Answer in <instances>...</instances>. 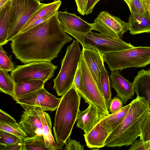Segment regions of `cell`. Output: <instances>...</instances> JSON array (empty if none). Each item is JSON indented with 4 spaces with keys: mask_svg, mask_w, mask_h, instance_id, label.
<instances>
[{
    "mask_svg": "<svg viewBox=\"0 0 150 150\" xmlns=\"http://www.w3.org/2000/svg\"><path fill=\"white\" fill-rule=\"evenodd\" d=\"M58 11L47 21L15 36L10 46L17 59L25 64L51 62L63 46L72 40L60 25Z\"/></svg>",
    "mask_w": 150,
    "mask_h": 150,
    "instance_id": "cell-1",
    "label": "cell"
},
{
    "mask_svg": "<svg viewBox=\"0 0 150 150\" xmlns=\"http://www.w3.org/2000/svg\"><path fill=\"white\" fill-rule=\"evenodd\" d=\"M130 105L123 120L109 135L104 146H128L139 137L141 126L150 115L149 103L144 97L137 96Z\"/></svg>",
    "mask_w": 150,
    "mask_h": 150,
    "instance_id": "cell-2",
    "label": "cell"
},
{
    "mask_svg": "<svg viewBox=\"0 0 150 150\" xmlns=\"http://www.w3.org/2000/svg\"><path fill=\"white\" fill-rule=\"evenodd\" d=\"M81 97L73 84L62 96L57 108L53 133L56 142L62 147L70 137L76 121Z\"/></svg>",
    "mask_w": 150,
    "mask_h": 150,
    "instance_id": "cell-3",
    "label": "cell"
},
{
    "mask_svg": "<svg viewBox=\"0 0 150 150\" xmlns=\"http://www.w3.org/2000/svg\"><path fill=\"white\" fill-rule=\"evenodd\" d=\"M104 62L111 71L144 67L150 64V47L139 46L123 50L103 52Z\"/></svg>",
    "mask_w": 150,
    "mask_h": 150,
    "instance_id": "cell-4",
    "label": "cell"
},
{
    "mask_svg": "<svg viewBox=\"0 0 150 150\" xmlns=\"http://www.w3.org/2000/svg\"><path fill=\"white\" fill-rule=\"evenodd\" d=\"M82 54L79 42L76 40H74L67 47L66 53L61 61L60 70L53 80V88L58 96L63 95L73 85Z\"/></svg>",
    "mask_w": 150,
    "mask_h": 150,
    "instance_id": "cell-5",
    "label": "cell"
},
{
    "mask_svg": "<svg viewBox=\"0 0 150 150\" xmlns=\"http://www.w3.org/2000/svg\"><path fill=\"white\" fill-rule=\"evenodd\" d=\"M9 18L8 41L18 35L31 16L42 3L38 0H11Z\"/></svg>",
    "mask_w": 150,
    "mask_h": 150,
    "instance_id": "cell-6",
    "label": "cell"
},
{
    "mask_svg": "<svg viewBox=\"0 0 150 150\" xmlns=\"http://www.w3.org/2000/svg\"><path fill=\"white\" fill-rule=\"evenodd\" d=\"M57 67L50 62H32L17 66L11 76L15 83L33 80H41L45 83L53 77Z\"/></svg>",
    "mask_w": 150,
    "mask_h": 150,
    "instance_id": "cell-7",
    "label": "cell"
},
{
    "mask_svg": "<svg viewBox=\"0 0 150 150\" xmlns=\"http://www.w3.org/2000/svg\"><path fill=\"white\" fill-rule=\"evenodd\" d=\"M81 64L83 87L78 93L86 103L92 104L106 115L109 114L102 93L82 55Z\"/></svg>",
    "mask_w": 150,
    "mask_h": 150,
    "instance_id": "cell-8",
    "label": "cell"
},
{
    "mask_svg": "<svg viewBox=\"0 0 150 150\" xmlns=\"http://www.w3.org/2000/svg\"><path fill=\"white\" fill-rule=\"evenodd\" d=\"M91 24L92 30L114 38H122L123 34L130 29L129 22L126 23L119 17L105 11L100 13L94 23Z\"/></svg>",
    "mask_w": 150,
    "mask_h": 150,
    "instance_id": "cell-9",
    "label": "cell"
},
{
    "mask_svg": "<svg viewBox=\"0 0 150 150\" xmlns=\"http://www.w3.org/2000/svg\"><path fill=\"white\" fill-rule=\"evenodd\" d=\"M57 17L64 31L74 38L82 47L85 46L84 37L92 30L91 23L83 20L76 14L69 13L66 11H58Z\"/></svg>",
    "mask_w": 150,
    "mask_h": 150,
    "instance_id": "cell-10",
    "label": "cell"
},
{
    "mask_svg": "<svg viewBox=\"0 0 150 150\" xmlns=\"http://www.w3.org/2000/svg\"><path fill=\"white\" fill-rule=\"evenodd\" d=\"M84 42L85 45L94 46L102 52L120 51L135 47L120 38H114L109 35L94 33L91 31L85 35Z\"/></svg>",
    "mask_w": 150,
    "mask_h": 150,
    "instance_id": "cell-11",
    "label": "cell"
},
{
    "mask_svg": "<svg viewBox=\"0 0 150 150\" xmlns=\"http://www.w3.org/2000/svg\"><path fill=\"white\" fill-rule=\"evenodd\" d=\"M61 97L58 98L47 91L44 86L16 101L21 105H26L41 107L43 111H53L58 106Z\"/></svg>",
    "mask_w": 150,
    "mask_h": 150,
    "instance_id": "cell-12",
    "label": "cell"
},
{
    "mask_svg": "<svg viewBox=\"0 0 150 150\" xmlns=\"http://www.w3.org/2000/svg\"><path fill=\"white\" fill-rule=\"evenodd\" d=\"M24 109L18 124L29 137L43 136V126L39 107L22 105Z\"/></svg>",
    "mask_w": 150,
    "mask_h": 150,
    "instance_id": "cell-13",
    "label": "cell"
},
{
    "mask_svg": "<svg viewBox=\"0 0 150 150\" xmlns=\"http://www.w3.org/2000/svg\"><path fill=\"white\" fill-rule=\"evenodd\" d=\"M82 47V56L101 91V79L105 67L103 53L93 45H85Z\"/></svg>",
    "mask_w": 150,
    "mask_h": 150,
    "instance_id": "cell-14",
    "label": "cell"
},
{
    "mask_svg": "<svg viewBox=\"0 0 150 150\" xmlns=\"http://www.w3.org/2000/svg\"><path fill=\"white\" fill-rule=\"evenodd\" d=\"M110 77L111 87L116 92L117 96L125 104L132 98L135 93L133 82L124 78L118 71H111Z\"/></svg>",
    "mask_w": 150,
    "mask_h": 150,
    "instance_id": "cell-15",
    "label": "cell"
},
{
    "mask_svg": "<svg viewBox=\"0 0 150 150\" xmlns=\"http://www.w3.org/2000/svg\"><path fill=\"white\" fill-rule=\"evenodd\" d=\"M85 110H79L77 118V126L82 129L85 134L90 132L106 115L101 113L92 104H89Z\"/></svg>",
    "mask_w": 150,
    "mask_h": 150,
    "instance_id": "cell-16",
    "label": "cell"
},
{
    "mask_svg": "<svg viewBox=\"0 0 150 150\" xmlns=\"http://www.w3.org/2000/svg\"><path fill=\"white\" fill-rule=\"evenodd\" d=\"M110 134L100 120L90 132L83 135L88 148H100L104 147L106 140Z\"/></svg>",
    "mask_w": 150,
    "mask_h": 150,
    "instance_id": "cell-17",
    "label": "cell"
},
{
    "mask_svg": "<svg viewBox=\"0 0 150 150\" xmlns=\"http://www.w3.org/2000/svg\"><path fill=\"white\" fill-rule=\"evenodd\" d=\"M133 83L134 93L148 101L150 108V69L139 71Z\"/></svg>",
    "mask_w": 150,
    "mask_h": 150,
    "instance_id": "cell-18",
    "label": "cell"
},
{
    "mask_svg": "<svg viewBox=\"0 0 150 150\" xmlns=\"http://www.w3.org/2000/svg\"><path fill=\"white\" fill-rule=\"evenodd\" d=\"M39 113L43 126V136L45 146L48 150L62 149V146L57 143L52 133V122L48 113L39 107Z\"/></svg>",
    "mask_w": 150,
    "mask_h": 150,
    "instance_id": "cell-19",
    "label": "cell"
},
{
    "mask_svg": "<svg viewBox=\"0 0 150 150\" xmlns=\"http://www.w3.org/2000/svg\"><path fill=\"white\" fill-rule=\"evenodd\" d=\"M128 21L131 34L150 33V17L148 14L141 15L136 13H131Z\"/></svg>",
    "mask_w": 150,
    "mask_h": 150,
    "instance_id": "cell-20",
    "label": "cell"
},
{
    "mask_svg": "<svg viewBox=\"0 0 150 150\" xmlns=\"http://www.w3.org/2000/svg\"><path fill=\"white\" fill-rule=\"evenodd\" d=\"M61 4V1H54L46 4L42 3L39 9L31 16L18 34L26 31L28 27L37 20L54 12L57 11Z\"/></svg>",
    "mask_w": 150,
    "mask_h": 150,
    "instance_id": "cell-21",
    "label": "cell"
},
{
    "mask_svg": "<svg viewBox=\"0 0 150 150\" xmlns=\"http://www.w3.org/2000/svg\"><path fill=\"white\" fill-rule=\"evenodd\" d=\"M45 83L43 81L40 80H27L15 83V100L40 89L44 86Z\"/></svg>",
    "mask_w": 150,
    "mask_h": 150,
    "instance_id": "cell-22",
    "label": "cell"
},
{
    "mask_svg": "<svg viewBox=\"0 0 150 150\" xmlns=\"http://www.w3.org/2000/svg\"><path fill=\"white\" fill-rule=\"evenodd\" d=\"M130 105V103L117 111L106 115L101 121L110 134L121 124Z\"/></svg>",
    "mask_w": 150,
    "mask_h": 150,
    "instance_id": "cell-23",
    "label": "cell"
},
{
    "mask_svg": "<svg viewBox=\"0 0 150 150\" xmlns=\"http://www.w3.org/2000/svg\"><path fill=\"white\" fill-rule=\"evenodd\" d=\"M129 150H150V115L141 126L139 139L130 145Z\"/></svg>",
    "mask_w": 150,
    "mask_h": 150,
    "instance_id": "cell-24",
    "label": "cell"
},
{
    "mask_svg": "<svg viewBox=\"0 0 150 150\" xmlns=\"http://www.w3.org/2000/svg\"><path fill=\"white\" fill-rule=\"evenodd\" d=\"M11 1L8 2L4 7L0 10V45H5L8 42L7 38L9 29V18Z\"/></svg>",
    "mask_w": 150,
    "mask_h": 150,
    "instance_id": "cell-25",
    "label": "cell"
},
{
    "mask_svg": "<svg viewBox=\"0 0 150 150\" xmlns=\"http://www.w3.org/2000/svg\"><path fill=\"white\" fill-rule=\"evenodd\" d=\"M15 83L8 71L0 69V90L1 92L11 96L15 100Z\"/></svg>",
    "mask_w": 150,
    "mask_h": 150,
    "instance_id": "cell-26",
    "label": "cell"
},
{
    "mask_svg": "<svg viewBox=\"0 0 150 150\" xmlns=\"http://www.w3.org/2000/svg\"><path fill=\"white\" fill-rule=\"evenodd\" d=\"M22 150H48L43 136L29 137L22 140Z\"/></svg>",
    "mask_w": 150,
    "mask_h": 150,
    "instance_id": "cell-27",
    "label": "cell"
},
{
    "mask_svg": "<svg viewBox=\"0 0 150 150\" xmlns=\"http://www.w3.org/2000/svg\"><path fill=\"white\" fill-rule=\"evenodd\" d=\"M101 88L107 108L108 109L109 103L111 99L112 92L109 72L104 67L101 79Z\"/></svg>",
    "mask_w": 150,
    "mask_h": 150,
    "instance_id": "cell-28",
    "label": "cell"
},
{
    "mask_svg": "<svg viewBox=\"0 0 150 150\" xmlns=\"http://www.w3.org/2000/svg\"><path fill=\"white\" fill-rule=\"evenodd\" d=\"M0 130L13 134L22 140L27 137L26 134L17 123L12 124L0 122Z\"/></svg>",
    "mask_w": 150,
    "mask_h": 150,
    "instance_id": "cell-29",
    "label": "cell"
},
{
    "mask_svg": "<svg viewBox=\"0 0 150 150\" xmlns=\"http://www.w3.org/2000/svg\"><path fill=\"white\" fill-rule=\"evenodd\" d=\"M15 69L11 57L8 56L6 52L3 48L2 45H0V69L11 72Z\"/></svg>",
    "mask_w": 150,
    "mask_h": 150,
    "instance_id": "cell-30",
    "label": "cell"
},
{
    "mask_svg": "<svg viewBox=\"0 0 150 150\" xmlns=\"http://www.w3.org/2000/svg\"><path fill=\"white\" fill-rule=\"evenodd\" d=\"M127 3L130 13H134L141 15L147 14L142 0H123Z\"/></svg>",
    "mask_w": 150,
    "mask_h": 150,
    "instance_id": "cell-31",
    "label": "cell"
},
{
    "mask_svg": "<svg viewBox=\"0 0 150 150\" xmlns=\"http://www.w3.org/2000/svg\"><path fill=\"white\" fill-rule=\"evenodd\" d=\"M22 141L15 135L0 130V144L7 146Z\"/></svg>",
    "mask_w": 150,
    "mask_h": 150,
    "instance_id": "cell-32",
    "label": "cell"
},
{
    "mask_svg": "<svg viewBox=\"0 0 150 150\" xmlns=\"http://www.w3.org/2000/svg\"><path fill=\"white\" fill-rule=\"evenodd\" d=\"M73 85L79 93L83 90V86L81 61L74 78Z\"/></svg>",
    "mask_w": 150,
    "mask_h": 150,
    "instance_id": "cell-33",
    "label": "cell"
},
{
    "mask_svg": "<svg viewBox=\"0 0 150 150\" xmlns=\"http://www.w3.org/2000/svg\"><path fill=\"white\" fill-rule=\"evenodd\" d=\"M123 103L121 99L117 96L113 97L109 103V112L112 113L120 109L122 107Z\"/></svg>",
    "mask_w": 150,
    "mask_h": 150,
    "instance_id": "cell-34",
    "label": "cell"
},
{
    "mask_svg": "<svg viewBox=\"0 0 150 150\" xmlns=\"http://www.w3.org/2000/svg\"><path fill=\"white\" fill-rule=\"evenodd\" d=\"M65 150H83L84 145H82L79 141L71 139L70 137L68 139L65 144Z\"/></svg>",
    "mask_w": 150,
    "mask_h": 150,
    "instance_id": "cell-35",
    "label": "cell"
},
{
    "mask_svg": "<svg viewBox=\"0 0 150 150\" xmlns=\"http://www.w3.org/2000/svg\"><path fill=\"white\" fill-rule=\"evenodd\" d=\"M0 122L8 123H17L16 121L12 117L1 109L0 110Z\"/></svg>",
    "mask_w": 150,
    "mask_h": 150,
    "instance_id": "cell-36",
    "label": "cell"
},
{
    "mask_svg": "<svg viewBox=\"0 0 150 150\" xmlns=\"http://www.w3.org/2000/svg\"><path fill=\"white\" fill-rule=\"evenodd\" d=\"M78 12L82 15L85 14L88 0H75Z\"/></svg>",
    "mask_w": 150,
    "mask_h": 150,
    "instance_id": "cell-37",
    "label": "cell"
},
{
    "mask_svg": "<svg viewBox=\"0 0 150 150\" xmlns=\"http://www.w3.org/2000/svg\"><path fill=\"white\" fill-rule=\"evenodd\" d=\"M22 141L7 146L0 144V150H22Z\"/></svg>",
    "mask_w": 150,
    "mask_h": 150,
    "instance_id": "cell-38",
    "label": "cell"
},
{
    "mask_svg": "<svg viewBox=\"0 0 150 150\" xmlns=\"http://www.w3.org/2000/svg\"><path fill=\"white\" fill-rule=\"evenodd\" d=\"M99 1V0H88L85 15H88L92 13L94 6Z\"/></svg>",
    "mask_w": 150,
    "mask_h": 150,
    "instance_id": "cell-39",
    "label": "cell"
},
{
    "mask_svg": "<svg viewBox=\"0 0 150 150\" xmlns=\"http://www.w3.org/2000/svg\"><path fill=\"white\" fill-rule=\"evenodd\" d=\"M147 14L150 17V0H142Z\"/></svg>",
    "mask_w": 150,
    "mask_h": 150,
    "instance_id": "cell-40",
    "label": "cell"
},
{
    "mask_svg": "<svg viewBox=\"0 0 150 150\" xmlns=\"http://www.w3.org/2000/svg\"><path fill=\"white\" fill-rule=\"evenodd\" d=\"M11 0H0V10H1L6 4Z\"/></svg>",
    "mask_w": 150,
    "mask_h": 150,
    "instance_id": "cell-41",
    "label": "cell"
},
{
    "mask_svg": "<svg viewBox=\"0 0 150 150\" xmlns=\"http://www.w3.org/2000/svg\"><path fill=\"white\" fill-rule=\"evenodd\" d=\"M54 1H61V0H53Z\"/></svg>",
    "mask_w": 150,
    "mask_h": 150,
    "instance_id": "cell-42",
    "label": "cell"
},
{
    "mask_svg": "<svg viewBox=\"0 0 150 150\" xmlns=\"http://www.w3.org/2000/svg\"><path fill=\"white\" fill-rule=\"evenodd\" d=\"M39 1H43V0H38Z\"/></svg>",
    "mask_w": 150,
    "mask_h": 150,
    "instance_id": "cell-43",
    "label": "cell"
},
{
    "mask_svg": "<svg viewBox=\"0 0 150 150\" xmlns=\"http://www.w3.org/2000/svg\"><path fill=\"white\" fill-rule=\"evenodd\" d=\"M100 0H99V1H100Z\"/></svg>",
    "mask_w": 150,
    "mask_h": 150,
    "instance_id": "cell-44",
    "label": "cell"
}]
</instances>
